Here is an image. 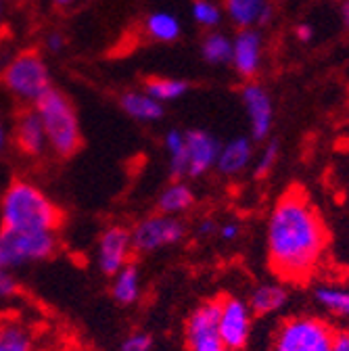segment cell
I'll use <instances>...</instances> for the list:
<instances>
[{
    "mask_svg": "<svg viewBox=\"0 0 349 351\" xmlns=\"http://www.w3.org/2000/svg\"><path fill=\"white\" fill-rule=\"evenodd\" d=\"M134 249H132V237H130V228L121 224L107 226L97 241L95 247V261L97 268L105 276L117 274L121 268H125L132 261Z\"/></svg>",
    "mask_w": 349,
    "mask_h": 351,
    "instance_id": "10",
    "label": "cell"
},
{
    "mask_svg": "<svg viewBox=\"0 0 349 351\" xmlns=\"http://www.w3.org/2000/svg\"><path fill=\"white\" fill-rule=\"evenodd\" d=\"M215 234L220 237L222 241L230 243V241L239 239V234H241V226H239V222H224V224L217 226V232H215Z\"/></svg>",
    "mask_w": 349,
    "mask_h": 351,
    "instance_id": "32",
    "label": "cell"
},
{
    "mask_svg": "<svg viewBox=\"0 0 349 351\" xmlns=\"http://www.w3.org/2000/svg\"><path fill=\"white\" fill-rule=\"evenodd\" d=\"M0 3H5V5H7V3H13V0H0Z\"/></svg>",
    "mask_w": 349,
    "mask_h": 351,
    "instance_id": "40",
    "label": "cell"
},
{
    "mask_svg": "<svg viewBox=\"0 0 349 351\" xmlns=\"http://www.w3.org/2000/svg\"><path fill=\"white\" fill-rule=\"evenodd\" d=\"M111 299L121 307H132L143 297V274L134 261L111 276Z\"/></svg>",
    "mask_w": 349,
    "mask_h": 351,
    "instance_id": "17",
    "label": "cell"
},
{
    "mask_svg": "<svg viewBox=\"0 0 349 351\" xmlns=\"http://www.w3.org/2000/svg\"><path fill=\"white\" fill-rule=\"evenodd\" d=\"M132 249L139 255H151L167 247H176L186 237V226L180 217H171L163 213H151L141 217L130 228Z\"/></svg>",
    "mask_w": 349,
    "mask_h": 351,
    "instance_id": "7",
    "label": "cell"
},
{
    "mask_svg": "<svg viewBox=\"0 0 349 351\" xmlns=\"http://www.w3.org/2000/svg\"><path fill=\"white\" fill-rule=\"evenodd\" d=\"M5 23H7V5L0 3V32L5 29Z\"/></svg>",
    "mask_w": 349,
    "mask_h": 351,
    "instance_id": "39",
    "label": "cell"
},
{
    "mask_svg": "<svg viewBox=\"0 0 349 351\" xmlns=\"http://www.w3.org/2000/svg\"><path fill=\"white\" fill-rule=\"evenodd\" d=\"M13 143L17 151L27 159H40L49 153L45 125H42L34 107L19 109L13 123Z\"/></svg>",
    "mask_w": 349,
    "mask_h": 351,
    "instance_id": "12",
    "label": "cell"
},
{
    "mask_svg": "<svg viewBox=\"0 0 349 351\" xmlns=\"http://www.w3.org/2000/svg\"><path fill=\"white\" fill-rule=\"evenodd\" d=\"M278 153H280L278 151V143L276 141H268L266 147L261 149L257 161H255V176H257V178H264V176H268L274 169V165L278 161Z\"/></svg>",
    "mask_w": 349,
    "mask_h": 351,
    "instance_id": "28",
    "label": "cell"
},
{
    "mask_svg": "<svg viewBox=\"0 0 349 351\" xmlns=\"http://www.w3.org/2000/svg\"><path fill=\"white\" fill-rule=\"evenodd\" d=\"M253 159V141L249 136H234L228 143L222 145L220 155L215 161L217 173H222L224 178H234L243 173Z\"/></svg>",
    "mask_w": 349,
    "mask_h": 351,
    "instance_id": "16",
    "label": "cell"
},
{
    "mask_svg": "<svg viewBox=\"0 0 349 351\" xmlns=\"http://www.w3.org/2000/svg\"><path fill=\"white\" fill-rule=\"evenodd\" d=\"M289 301V289L280 282H264L257 285L249 297L251 312L257 316H268L274 312H280Z\"/></svg>",
    "mask_w": 349,
    "mask_h": 351,
    "instance_id": "20",
    "label": "cell"
},
{
    "mask_svg": "<svg viewBox=\"0 0 349 351\" xmlns=\"http://www.w3.org/2000/svg\"><path fill=\"white\" fill-rule=\"evenodd\" d=\"M67 49V36L61 29H51L45 36V51L49 55H61Z\"/></svg>",
    "mask_w": 349,
    "mask_h": 351,
    "instance_id": "30",
    "label": "cell"
},
{
    "mask_svg": "<svg viewBox=\"0 0 349 351\" xmlns=\"http://www.w3.org/2000/svg\"><path fill=\"white\" fill-rule=\"evenodd\" d=\"M295 36L299 42H312L314 38V27L310 23H297L295 25Z\"/></svg>",
    "mask_w": 349,
    "mask_h": 351,
    "instance_id": "34",
    "label": "cell"
},
{
    "mask_svg": "<svg viewBox=\"0 0 349 351\" xmlns=\"http://www.w3.org/2000/svg\"><path fill=\"white\" fill-rule=\"evenodd\" d=\"M0 86L23 109L34 107L55 84L45 55L36 49H27L13 55L3 65V69H0Z\"/></svg>",
    "mask_w": 349,
    "mask_h": 351,
    "instance_id": "4",
    "label": "cell"
},
{
    "mask_svg": "<svg viewBox=\"0 0 349 351\" xmlns=\"http://www.w3.org/2000/svg\"><path fill=\"white\" fill-rule=\"evenodd\" d=\"M333 351H349V328H341L335 332Z\"/></svg>",
    "mask_w": 349,
    "mask_h": 351,
    "instance_id": "33",
    "label": "cell"
},
{
    "mask_svg": "<svg viewBox=\"0 0 349 351\" xmlns=\"http://www.w3.org/2000/svg\"><path fill=\"white\" fill-rule=\"evenodd\" d=\"M155 339L147 330H132L130 335L123 337L119 351H153Z\"/></svg>",
    "mask_w": 349,
    "mask_h": 351,
    "instance_id": "29",
    "label": "cell"
},
{
    "mask_svg": "<svg viewBox=\"0 0 349 351\" xmlns=\"http://www.w3.org/2000/svg\"><path fill=\"white\" fill-rule=\"evenodd\" d=\"M57 251V232H21L0 228V270L15 272L29 263L51 259Z\"/></svg>",
    "mask_w": 349,
    "mask_h": 351,
    "instance_id": "6",
    "label": "cell"
},
{
    "mask_svg": "<svg viewBox=\"0 0 349 351\" xmlns=\"http://www.w3.org/2000/svg\"><path fill=\"white\" fill-rule=\"evenodd\" d=\"M19 293V280L15 278L13 272L0 270V301L11 299Z\"/></svg>",
    "mask_w": 349,
    "mask_h": 351,
    "instance_id": "31",
    "label": "cell"
},
{
    "mask_svg": "<svg viewBox=\"0 0 349 351\" xmlns=\"http://www.w3.org/2000/svg\"><path fill=\"white\" fill-rule=\"evenodd\" d=\"M195 201L197 199H195V193H193L191 184H186L184 180H173L159 193L157 211L163 213V215L178 217V215L191 211Z\"/></svg>",
    "mask_w": 349,
    "mask_h": 351,
    "instance_id": "19",
    "label": "cell"
},
{
    "mask_svg": "<svg viewBox=\"0 0 349 351\" xmlns=\"http://www.w3.org/2000/svg\"><path fill=\"white\" fill-rule=\"evenodd\" d=\"M7 145H9V128H7L5 119L0 117V153H5Z\"/></svg>",
    "mask_w": 349,
    "mask_h": 351,
    "instance_id": "36",
    "label": "cell"
},
{
    "mask_svg": "<svg viewBox=\"0 0 349 351\" xmlns=\"http://www.w3.org/2000/svg\"><path fill=\"white\" fill-rule=\"evenodd\" d=\"M61 222L63 215L57 203L32 180H13L0 197V228L57 232Z\"/></svg>",
    "mask_w": 349,
    "mask_h": 351,
    "instance_id": "2",
    "label": "cell"
},
{
    "mask_svg": "<svg viewBox=\"0 0 349 351\" xmlns=\"http://www.w3.org/2000/svg\"><path fill=\"white\" fill-rule=\"evenodd\" d=\"M241 101L251 128V141H268L274 125V105L270 93L261 84L251 80L241 88Z\"/></svg>",
    "mask_w": 349,
    "mask_h": 351,
    "instance_id": "11",
    "label": "cell"
},
{
    "mask_svg": "<svg viewBox=\"0 0 349 351\" xmlns=\"http://www.w3.org/2000/svg\"><path fill=\"white\" fill-rule=\"evenodd\" d=\"M143 29L149 40L159 44H171L182 36V23L171 11H151L145 17Z\"/></svg>",
    "mask_w": 349,
    "mask_h": 351,
    "instance_id": "21",
    "label": "cell"
},
{
    "mask_svg": "<svg viewBox=\"0 0 349 351\" xmlns=\"http://www.w3.org/2000/svg\"><path fill=\"white\" fill-rule=\"evenodd\" d=\"M143 90L155 99L157 103L165 105V103H176L180 101L184 95H189L191 84L182 77H165V75H153L145 82Z\"/></svg>",
    "mask_w": 349,
    "mask_h": 351,
    "instance_id": "23",
    "label": "cell"
},
{
    "mask_svg": "<svg viewBox=\"0 0 349 351\" xmlns=\"http://www.w3.org/2000/svg\"><path fill=\"white\" fill-rule=\"evenodd\" d=\"M261 49L264 40L257 27L253 29H241L232 38V61L230 65L243 80H253L261 67Z\"/></svg>",
    "mask_w": 349,
    "mask_h": 351,
    "instance_id": "14",
    "label": "cell"
},
{
    "mask_svg": "<svg viewBox=\"0 0 349 351\" xmlns=\"http://www.w3.org/2000/svg\"><path fill=\"white\" fill-rule=\"evenodd\" d=\"M314 301L326 314L349 320V289L339 285H318L314 289Z\"/></svg>",
    "mask_w": 349,
    "mask_h": 351,
    "instance_id": "25",
    "label": "cell"
},
{
    "mask_svg": "<svg viewBox=\"0 0 349 351\" xmlns=\"http://www.w3.org/2000/svg\"><path fill=\"white\" fill-rule=\"evenodd\" d=\"M328 228L305 191L293 186L278 197L266 224L272 272L285 282L310 280L328 249Z\"/></svg>",
    "mask_w": 349,
    "mask_h": 351,
    "instance_id": "1",
    "label": "cell"
},
{
    "mask_svg": "<svg viewBox=\"0 0 349 351\" xmlns=\"http://www.w3.org/2000/svg\"><path fill=\"white\" fill-rule=\"evenodd\" d=\"M341 21L349 29V0H343L341 3Z\"/></svg>",
    "mask_w": 349,
    "mask_h": 351,
    "instance_id": "37",
    "label": "cell"
},
{
    "mask_svg": "<svg viewBox=\"0 0 349 351\" xmlns=\"http://www.w3.org/2000/svg\"><path fill=\"white\" fill-rule=\"evenodd\" d=\"M220 299H205L189 314L184 324V341L189 351H228L220 332Z\"/></svg>",
    "mask_w": 349,
    "mask_h": 351,
    "instance_id": "8",
    "label": "cell"
},
{
    "mask_svg": "<svg viewBox=\"0 0 349 351\" xmlns=\"http://www.w3.org/2000/svg\"><path fill=\"white\" fill-rule=\"evenodd\" d=\"M51 3H53L57 9H63V11H65V9H71V7L77 3V0H51Z\"/></svg>",
    "mask_w": 349,
    "mask_h": 351,
    "instance_id": "38",
    "label": "cell"
},
{
    "mask_svg": "<svg viewBox=\"0 0 349 351\" xmlns=\"http://www.w3.org/2000/svg\"><path fill=\"white\" fill-rule=\"evenodd\" d=\"M0 351H40L32 328L19 320H0Z\"/></svg>",
    "mask_w": 349,
    "mask_h": 351,
    "instance_id": "24",
    "label": "cell"
},
{
    "mask_svg": "<svg viewBox=\"0 0 349 351\" xmlns=\"http://www.w3.org/2000/svg\"><path fill=\"white\" fill-rule=\"evenodd\" d=\"M163 149L167 153V169L173 180L189 178V163H186V134L178 128H171L163 136Z\"/></svg>",
    "mask_w": 349,
    "mask_h": 351,
    "instance_id": "22",
    "label": "cell"
},
{
    "mask_svg": "<svg viewBox=\"0 0 349 351\" xmlns=\"http://www.w3.org/2000/svg\"><path fill=\"white\" fill-rule=\"evenodd\" d=\"M253 330V312L245 299L226 295L220 299V316H217V332H220L228 351H243Z\"/></svg>",
    "mask_w": 349,
    "mask_h": 351,
    "instance_id": "9",
    "label": "cell"
},
{
    "mask_svg": "<svg viewBox=\"0 0 349 351\" xmlns=\"http://www.w3.org/2000/svg\"><path fill=\"white\" fill-rule=\"evenodd\" d=\"M201 57L215 67L228 65L232 61V38L224 32H207L201 40Z\"/></svg>",
    "mask_w": 349,
    "mask_h": 351,
    "instance_id": "26",
    "label": "cell"
},
{
    "mask_svg": "<svg viewBox=\"0 0 349 351\" xmlns=\"http://www.w3.org/2000/svg\"><path fill=\"white\" fill-rule=\"evenodd\" d=\"M335 328L320 316L295 314L285 318L272 335V351H333Z\"/></svg>",
    "mask_w": 349,
    "mask_h": 351,
    "instance_id": "5",
    "label": "cell"
},
{
    "mask_svg": "<svg viewBox=\"0 0 349 351\" xmlns=\"http://www.w3.org/2000/svg\"><path fill=\"white\" fill-rule=\"evenodd\" d=\"M186 134V163H189V178H201V176L215 169L217 155H220L222 143L217 141L211 132L201 128H191Z\"/></svg>",
    "mask_w": 349,
    "mask_h": 351,
    "instance_id": "13",
    "label": "cell"
},
{
    "mask_svg": "<svg viewBox=\"0 0 349 351\" xmlns=\"http://www.w3.org/2000/svg\"><path fill=\"white\" fill-rule=\"evenodd\" d=\"M222 11L239 32L266 27L274 17L270 0H224Z\"/></svg>",
    "mask_w": 349,
    "mask_h": 351,
    "instance_id": "15",
    "label": "cell"
},
{
    "mask_svg": "<svg viewBox=\"0 0 349 351\" xmlns=\"http://www.w3.org/2000/svg\"><path fill=\"white\" fill-rule=\"evenodd\" d=\"M49 143V153L59 159L73 157L82 147V128L73 101L53 86L51 90L34 105Z\"/></svg>",
    "mask_w": 349,
    "mask_h": 351,
    "instance_id": "3",
    "label": "cell"
},
{
    "mask_svg": "<svg viewBox=\"0 0 349 351\" xmlns=\"http://www.w3.org/2000/svg\"><path fill=\"white\" fill-rule=\"evenodd\" d=\"M191 17L199 27L213 32L215 27H220V23L224 19V11L220 5H215L213 0H193Z\"/></svg>",
    "mask_w": 349,
    "mask_h": 351,
    "instance_id": "27",
    "label": "cell"
},
{
    "mask_svg": "<svg viewBox=\"0 0 349 351\" xmlns=\"http://www.w3.org/2000/svg\"><path fill=\"white\" fill-rule=\"evenodd\" d=\"M121 111L139 123H155L161 121L165 115V105L151 99L143 88L141 90H125L119 95Z\"/></svg>",
    "mask_w": 349,
    "mask_h": 351,
    "instance_id": "18",
    "label": "cell"
},
{
    "mask_svg": "<svg viewBox=\"0 0 349 351\" xmlns=\"http://www.w3.org/2000/svg\"><path fill=\"white\" fill-rule=\"evenodd\" d=\"M199 232L205 234V237H207V234H215V232H217V224L213 222L211 217H205L203 222L199 224Z\"/></svg>",
    "mask_w": 349,
    "mask_h": 351,
    "instance_id": "35",
    "label": "cell"
}]
</instances>
